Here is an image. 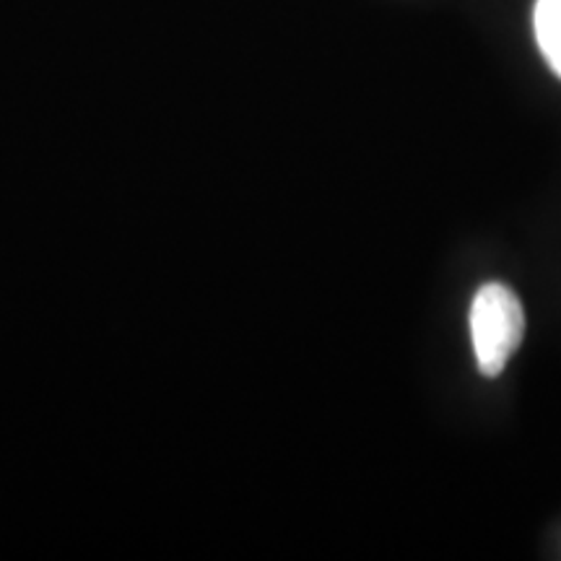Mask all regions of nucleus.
<instances>
[{"instance_id": "f03ea898", "label": "nucleus", "mask_w": 561, "mask_h": 561, "mask_svg": "<svg viewBox=\"0 0 561 561\" xmlns=\"http://www.w3.org/2000/svg\"><path fill=\"white\" fill-rule=\"evenodd\" d=\"M533 26L546 62L561 79V0H536Z\"/></svg>"}, {"instance_id": "f257e3e1", "label": "nucleus", "mask_w": 561, "mask_h": 561, "mask_svg": "<svg viewBox=\"0 0 561 561\" xmlns=\"http://www.w3.org/2000/svg\"><path fill=\"white\" fill-rule=\"evenodd\" d=\"M523 335L525 312L517 294L500 280L483 284L471 305V339L481 375L500 377Z\"/></svg>"}]
</instances>
